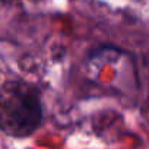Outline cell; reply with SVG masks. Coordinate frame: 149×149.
I'll return each mask as SVG.
<instances>
[{
    "instance_id": "6da1fadb",
    "label": "cell",
    "mask_w": 149,
    "mask_h": 149,
    "mask_svg": "<svg viewBox=\"0 0 149 149\" xmlns=\"http://www.w3.org/2000/svg\"><path fill=\"white\" fill-rule=\"evenodd\" d=\"M38 92L25 84H8L0 89V130L13 137L31 136L42 123Z\"/></svg>"
}]
</instances>
